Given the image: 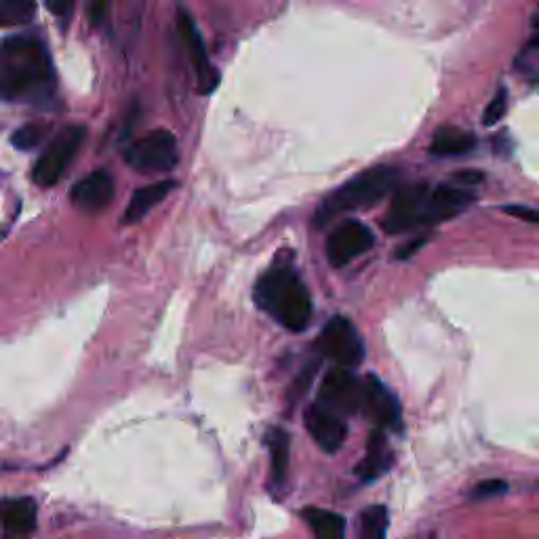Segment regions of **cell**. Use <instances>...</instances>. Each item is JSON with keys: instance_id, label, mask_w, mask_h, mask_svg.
<instances>
[{"instance_id": "obj_25", "label": "cell", "mask_w": 539, "mask_h": 539, "mask_svg": "<svg viewBox=\"0 0 539 539\" xmlns=\"http://www.w3.org/2000/svg\"><path fill=\"white\" fill-rule=\"evenodd\" d=\"M508 110V91L506 89H499L493 99L489 102V106L485 108V114H483V123L485 127H493L497 125L499 121H502L504 114Z\"/></svg>"}, {"instance_id": "obj_27", "label": "cell", "mask_w": 539, "mask_h": 539, "mask_svg": "<svg viewBox=\"0 0 539 539\" xmlns=\"http://www.w3.org/2000/svg\"><path fill=\"white\" fill-rule=\"evenodd\" d=\"M314 369H316L314 365H308L302 373H299V377L295 379L293 386H291V403L299 401V398H302L308 392L310 382L314 379Z\"/></svg>"}, {"instance_id": "obj_10", "label": "cell", "mask_w": 539, "mask_h": 539, "mask_svg": "<svg viewBox=\"0 0 539 539\" xmlns=\"http://www.w3.org/2000/svg\"><path fill=\"white\" fill-rule=\"evenodd\" d=\"M358 415L369 417L382 430H401L403 415L396 396L375 375L363 377V398Z\"/></svg>"}, {"instance_id": "obj_8", "label": "cell", "mask_w": 539, "mask_h": 539, "mask_svg": "<svg viewBox=\"0 0 539 539\" xmlns=\"http://www.w3.org/2000/svg\"><path fill=\"white\" fill-rule=\"evenodd\" d=\"M363 398V377H358L350 367H333L321 384L318 403L333 409L339 415H358Z\"/></svg>"}, {"instance_id": "obj_18", "label": "cell", "mask_w": 539, "mask_h": 539, "mask_svg": "<svg viewBox=\"0 0 539 539\" xmlns=\"http://www.w3.org/2000/svg\"><path fill=\"white\" fill-rule=\"evenodd\" d=\"M173 188H175V182H156V184H150L146 188H139L131 196V203H129V207L125 211L123 224L142 222L144 215L150 213L158 203L163 201V198H167Z\"/></svg>"}, {"instance_id": "obj_24", "label": "cell", "mask_w": 539, "mask_h": 539, "mask_svg": "<svg viewBox=\"0 0 539 539\" xmlns=\"http://www.w3.org/2000/svg\"><path fill=\"white\" fill-rule=\"evenodd\" d=\"M516 70L525 74L531 83H539V47L529 45L521 55L516 57Z\"/></svg>"}, {"instance_id": "obj_16", "label": "cell", "mask_w": 539, "mask_h": 539, "mask_svg": "<svg viewBox=\"0 0 539 539\" xmlns=\"http://www.w3.org/2000/svg\"><path fill=\"white\" fill-rule=\"evenodd\" d=\"M0 525L13 535L32 533L36 527L34 499H3V502H0Z\"/></svg>"}, {"instance_id": "obj_28", "label": "cell", "mask_w": 539, "mask_h": 539, "mask_svg": "<svg viewBox=\"0 0 539 539\" xmlns=\"http://www.w3.org/2000/svg\"><path fill=\"white\" fill-rule=\"evenodd\" d=\"M112 0H91L89 5V17L93 26H102L108 17Z\"/></svg>"}, {"instance_id": "obj_11", "label": "cell", "mask_w": 539, "mask_h": 539, "mask_svg": "<svg viewBox=\"0 0 539 539\" xmlns=\"http://www.w3.org/2000/svg\"><path fill=\"white\" fill-rule=\"evenodd\" d=\"M177 30H179V34H182V41L188 49L192 66L196 70L198 89H201V93H211L219 83V72L209 62L203 34H201V30L196 28V22L186 9H179V13H177Z\"/></svg>"}, {"instance_id": "obj_3", "label": "cell", "mask_w": 539, "mask_h": 539, "mask_svg": "<svg viewBox=\"0 0 539 539\" xmlns=\"http://www.w3.org/2000/svg\"><path fill=\"white\" fill-rule=\"evenodd\" d=\"M398 179H401V171L388 165L371 167L365 173L348 179L346 184L333 190L321 203V207L316 209L314 226L325 228L333 219L346 213L377 205L386 194H390L398 186Z\"/></svg>"}, {"instance_id": "obj_12", "label": "cell", "mask_w": 539, "mask_h": 539, "mask_svg": "<svg viewBox=\"0 0 539 539\" xmlns=\"http://www.w3.org/2000/svg\"><path fill=\"white\" fill-rule=\"evenodd\" d=\"M304 424L310 436L314 438V443L327 453H337L344 447L346 436H348V426L342 419V415L335 413L333 409L316 403L306 409Z\"/></svg>"}, {"instance_id": "obj_2", "label": "cell", "mask_w": 539, "mask_h": 539, "mask_svg": "<svg viewBox=\"0 0 539 539\" xmlns=\"http://www.w3.org/2000/svg\"><path fill=\"white\" fill-rule=\"evenodd\" d=\"M253 297L259 310L293 333L308 329L312 321L314 306L310 291L293 266L281 259H276V264L259 276Z\"/></svg>"}, {"instance_id": "obj_9", "label": "cell", "mask_w": 539, "mask_h": 539, "mask_svg": "<svg viewBox=\"0 0 539 539\" xmlns=\"http://www.w3.org/2000/svg\"><path fill=\"white\" fill-rule=\"evenodd\" d=\"M375 245V234L358 219H346L327 238V259L333 268H344Z\"/></svg>"}, {"instance_id": "obj_20", "label": "cell", "mask_w": 539, "mask_h": 539, "mask_svg": "<svg viewBox=\"0 0 539 539\" xmlns=\"http://www.w3.org/2000/svg\"><path fill=\"white\" fill-rule=\"evenodd\" d=\"M304 518L318 539H342L346 533V518L335 512L310 508L304 512Z\"/></svg>"}, {"instance_id": "obj_30", "label": "cell", "mask_w": 539, "mask_h": 539, "mask_svg": "<svg viewBox=\"0 0 539 539\" xmlns=\"http://www.w3.org/2000/svg\"><path fill=\"white\" fill-rule=\"evenodd\" d=\"M506 213L523 219V222H529V224H539V209H531V207H506L504 209Z\"/></svg>"}, {"instance_id": "obj_19", "label": "cell", "mask_w": 539, "mask_h": 539, "mask_svg": "<svg viewBox=\"0 0 539 539\" xmlns=\"http://www.w3.org/2000/svg\"><path fill=\"white\" fill-rule=\"evenodd\" d=\"M266 438H268V449H270L274 485L281 487L285 483L287 470H289V449H291L289 434L283 428H272Z\"/></svg>"}, {"instance_id": "obj_26", "label": "cell", "mask_w": 539, "mask_h": 539, "mask_svg": "<svg viewBox=\"0 0 539 539\" xmlns=\"http://www.w3.org/2000/svg\"><path fill=\"white\" fill-rule=\"evenodd\" d=\"M508 491V485L504 481H497V478H489V481L478 483L472 491H470V499H487V497H495L502 495Z\"/></svg>"}, {"instance_id": "obj_17", "label": "cell", "mask_w": 539, "mask_h": 539, "mask_svg": "<svg viewBox=\"0 0 539 539\" xmlns=\"http://www.w3.org/2000/svg\"><path fill=\"white\" fill-rule=\"evenodd\" d=\"M474 146H476V137L470 131L447 125L434 133L428 152L432 156H441V158L464 156V154H470Z\"/></svg>"}, {"instance_id": "obj_13", "label": "cell", "mask_w": 539, "mask_h": 539, "mask_svg": "<svg viewBox=\"0 0 539 539\" xmlns=\"http://www.w3.org/2000/svg\"><path fill=\"white\" fill-rule=\"evenodd\" d=\"M474 194L468 192L464 186H436L430 188L428 205H426V226H434L447 222L468 209L474 203Z\"/></svg>"}, {"instance_id": "obj_6", "label": "cell", "mask_w": 539, "mask_h": 539, "mask_svg": "<svg viewBox=\"0 0 539 539\" xmlns=\"http://www.w3.org/2000/svg\"><path fill=\"white\" fill-rule=\"evenodd\" d=\"M125 161L139 173L171 171L177 163V142L171 131L158 129L135 142L125 150Z\"/></svg>"}, {"instance_id": "obj_32", "label": "cell", "mask_w": 539, "mask_h": 539, "mask_svg": "<svg viewBox=\"0 0 539 539\" xmlns=\"http://www.w3.org/2000/svg\"><path fill=\"white\" fill-rule=\"evenodd\" d=\"M419 245H424V241H417V243H409L405 249H401V251H398V257H409L411 255V251H415Z\"/></svg>"}, {"instance_id": "obj_22", "label": "cell", "mask_w": 539, "mask_h": 539, "mask_svg": "<svg viewBox=\"0 0 539 539\" xmlns=\"http://www.w3.org/2000/svg\"><path fill=\"white\" fill-rule=\"evenodd\" d=\"M388 531V512L384 506H369L361 514V533L367 539H382Z\"/></svg>"}, {"instance_id": "obj_5", "label": "cell", "mask_w": 539, "mask_h": 539, "mask_svg": "<svg viewBox=\"0 0 539 539\" xmlns=\"http://www.w3.org/2000/svg\"><path fill=\"white\" fill-rule=\"evenodd\" d=\"M316 350L339 367H358L365 361V344L356 327L344 316H335L316 339Z\"/></svg>"}, {"instance_id": "obj_29", "label": "cell", "mask_w": 539, "mask_h": 539, "mask_svg": "<svg viewBox=\"0 0 539 539\" xmlns=\"http://www.w3.org/2000/svg\"><path fill=\"white\" fill-rule=\"evenodd\" d=\"M45 3H47V9L59 19H70L74 11V0H45Z\"/></svg>"}, {"instance_id": "obj_31", "label": "cell", "mask_w": 539, "mask_h": 539, "mask_svg": "<svg viewBox=\"0 0 539 539\" xmlns=\"http://www.w3.org/2000/svg\"><path fill=\"white\" fill-rule=\"evenodd\" d=\"M457 186H478L483 182V173H478V171H464V173H459L457 177Z\"/></svg>"}, {"instance_id": "obj_4", "label": "cell", "mask_w": 539, "mask_h": 539, "mask_svg": "<svg viewBox=\"0 0 539 539\" xmlns=\"http://www.w3.org/2000/svg\"><path fill=\"white\" fill-rule=\"evenodd\" d=\"M87 129L85 127H66L55 135L53 142L49 144V148L38 158L32 177L38 186L43 188H51L55 186L59 179H62L64 171L68 169V165L74 161V156L81 148V144L85 142Z\"/></svg>"}, {"instance_id": "obj_7", "label": "cell", "mask_w": 539, "mask_h": 539, "mask_svg": "<svg viewBox=\"0 0 539 539\" xmlns=\"http://www.w3.org/2000/svg\"><path fill=\"white\" fill-rule=\"evenodd\" d=\"M430 186L426 182L407 184L396 190L384 215V230L388 234H403L426 226V205Z\"/></svg>"}, {"instance_id": "obj_21", "label": "cell", "mask_w": 539, "mask_h": 539, "mask_svg": "<svg viewBox=\"0 0 539 539\" xmlns=\"http://www.w3.org/2000/svg\"><path fill=\"white\" fill-rule=\"evenodd\" d=\"M36 15V0H0V26H26Z\"/></svg>"}, {"instance_id": "obj_33", "label": "cell", "mask_w": 539, "mask_h": 539, "mask_svg": "<svg viewBox=\"0 0 539 539\" xmlns=\"http://www.w3.org/2000/svg\"><path fill=\"white\" fill-rule=\"evenodd\" d=\"M531 43L539 47V15L535 17V24H533V41H531Z\"/></svg>"}, {"instance_id": "obj_15", "label": "cell", "mask_w": 539, "mask_h": 539, "mask_svg": "<svg viewBox=\"0 0 539 539\" xmlns=\"http://www.w3.org/2000/svg\"><path fill=\"white\" fill-rule=\"evenodd\" d=\"M392 451L388 447L386 436L382 428L371 432L369 443H367V457L361 464L356 466V476L363 478V481H375V478L384 476L392 468Z\"/></svg>"}, {"instance_id": "obj_1", "label": "cell", "mask_w": 539, "mask_h": 539, "mask_svg": "<svg viewBox=\"0 0 539 539\" xmlns=\"http://www.w3.org/2000/svg\"><path fill=\"white\" fill-rule=\"evenodd\" d=\"M55 93V70L47 47L36 36L19 34L0 43V99L49 104Z\"/></svg>"}, {"instance_id": "obj_23", "label": "cell", "mask_w": 539, "mask_h": 539, "mask_svg": "<svg viewBox=\"0 0 539 539\" xmlns=\"http://www.w3.org/2000/svg\"><path fill=\"white\" fill-rule=\"evenodd\" d=\"M45 137V127L41 125H26L22 129H17L11 137V144L19 150H32L36 148L38 144L43 142Z\"/></svg>"}, {"instance_id": "obj_14", "label": "cell", "mask_w": 539, "mask_h": 539, "mask_svg": "<svg viewBox=\"0 0 539 539\" xmlns=\"http://www.w3.org/2000/svg\"><path fill=\"white\" fill-rule=\"evenodd\" d=\"M72 203L87 213H97L106 209L114 198V179L106 171H93L87 177L78 179L72 188Z\"/></svg>"}]
</instances>
